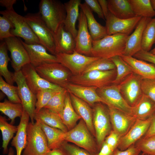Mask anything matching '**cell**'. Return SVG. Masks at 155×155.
<instances>
[{
	"instance_id": "cell-43",
	"label": "cell",
	"mask_w": 155,
	"mask_h": 155,
	"mask_svg": "<svg viewBox=\"0 0 155 155\" xmlns=\"http://www.w3.org/2000/svg\"><path fill=\"white\" fill-rule=\"evenodd\" d=\"M115 69L114 63L110 59L100 58L88 65L82 73L92 70L106 71Z\"/></svg>"
},
{
	"instance_id": "cell-35",
	"label": "cell",
	"mask_w": 155,
	"mask_h": 155,
	"mask_svg": "<svg viewBox=\"0 0 155 155\" xmlns=\"http://www.w3.org/2000/svg\"><path fill=\"white\" fill-rule=\"evenodd\" d=\"M136 16L150 18L155 16V12L150 0H129Z\"/></svg>"
},
{
	"instance_id": "cell-3",
	"label": "cell",
	"mask_w": 155,
	"mask_h": 155,
	"mask_svg": "<svg viewBox=\"0 0 155 155\" xmlns=\"http://www.w3.org/2000/svg\"><path fill=\"white\" fill-rule=\"evenodd\" d=\"M27 132L26 145L22 155H46L51 150L39 122H29Z\"/></svg>"
},
{
	"instance_id": "cell-52",
	"label": "cell",
	"mask_w": 155,
	"mask_h": 155,
	"mask_svg": "<svg viewBox=\"0 0 155 155\" xmlns=\"http://www.w3.org/2000/svg\"><path fill=\"white\" fill-rule=\"evenodd\" d=\"M154 135H155V113L151 117L150 125L144 138H146Z\"/></svg>"
},
{
	"instance_id": "cell-6",
	"label": "cell",
	"mask_w": 155,
	"mask_h": 155,
	"mask_svg": "<svg viewBox=\"0 0 155 155\" xmlns=\"http://www.w3.org/2000/svg\"><path fill=\"white\" fill-rule=\"evenodd\" d=\"M0 13L12 23L13 28L11 30L10 32L13 36L22 38L27 44H41L24 17L17 13L13 9L1 11Z\"/></svg>"
},
{
	"instance_id": "cell-20",
	"label": "cell",
	"mask_w": 155,
	"mask_h": 155,
	"mask_svg": "<svg viewBox=\"0 0 155 155\" xmlns=\"http://www.w3.org/2000/svg\"><path fill=\"white\" fill-rule=\"evenodd\" d=\"M113 130L121 137L129 130L136 119L111 106H108Z\"/></svg>"
},
{
	"instance_id": "cell-36",
	"label": "cell",
	"mask_w": 155,
	"mask_h": 155,
	"mask_svg": "<svg viewBox=\"0 0 155 155\" xmlns=\"http://www.w3.org/2000/svg\"><path fill=\"white\" fill-rule=\"evenodd\" d=\"M24 110L23 105L21 103H14L7 99L0 103L1 112L9 117L11 120L10 123L12 125L14 123L16 117H21Z\"/></svg>"
},
{
	"instance_id": "cell-9",
	"label": "cell",
	"mask_w": 155,
	"mask_h": 155,
	"mask_svg": "<svg viewBox=\"0 0 155 155\" xmlns=\"http://www.w3.org/2000/svg\"><path fill=\"white\" fill-rule=\"evenodd\" d=\"M55 56L58 62L67 68L73 76L82 74L88 65L100 58L82 55L75 50L71 54L59 53Z\"/></svg>"
},
{
	"instance_id": "cell-21",
	"label": "cell",
	"mask_w": 155,
	"mask_h": 155,
	"mask_svg": "<svg viewBox=\"0 0 155 155\" xmlns=\"http://www.w3.org/2000/svg\"><path fill=\"white\" fill-rule=\"evenodd\" d=\"M152 18L142 17L133 32L128 36L126 47L123 55L133 57L141 50V44L143 33L148 23Z\"/></svg>"
},
{
	"instance_id": "cell-58",
	"label": "cell",
	"mask_w": 155,
	"mask_h": 155,
	"mask_svg": "<svg viewBox=\"0 0 155 155\" xmlns=\"http://www.w3.org/2000/svg\"><path fill=\"white\" fill-rule=\"evenodd\" d=\"M150 1L153 8L155 12V0H151Z\"/></svg>"
},
{
	"instance_id": "cell-7",
	"label": "cell",
	"mask_w": 155,
	"mask_h": 155,
	"mask_svg": "<svg viewBox=\"0 0 155 155\" xmlns=\"http://www.w3.org/2000/svg\"><path fill=\"white\" fill-rule=\"evenodd\" d=\"M90 133L85 122L81 119L73 128L64 133L63 139L93 154L96 150V144Z\"/></svg>"
},
{
	"instance_id": "cell-51",
	"label": "cell",
	"mask_w": 155,
	"mask_h": 155,
	"mask_svg": "<svg viewBox=\"0 0 155 155\" xmlns=\"http://www.w3.org/2000/svg\"><path fill=\"white\" fill-rule=\"evenodd\" d=\"M140 152L136 146L133 145L124 150L115 149L113 155H138Z\"/></svg>"
},
{
	"instance_id": "cell-33",
	"label": "cell",
	"mask_w": 155,
	"mask_h": 155,
	"mask_svg": "<svg viewBox=\"0 0 155 155\" xmlns=\"http://www.w3.org/2000/svg\"><path fill=\"white\" fill-rule=\"evenodd\" d=\"M61 118L65 125L69 130L75 126L81 118L75 110L72 103L70 94L67 92L65 100V105Z\"/></svg>"
},
{
	"instance_id": "cell-12",
	"label": "cell",
	"mask_w": 155,
	"mask_h": 155,
	"mask_svg": "<svg viewBox=\"0 0 155 155\" xmlns=\"http://www.w3.org/2000/svg\"><path fill=\"white\" fill-rule=\"evenodd\" d=\"M96 91L99 96L106 102L108 106H111L133 116V107L130 106L123 98L118 85L112 84L97 88Z\"/></svg>"
},
{
	"instance_id": "cell-11",
	"label": "cell",
	"mask_w": 155,
	"mask_h": 155,
	"mask_svg": "<svg viewBox=\"0 0 155 155\" xmlns=\"http://www.w3.org/2000/svg\"><path fill=\"white\" fill-rule=\"evenodd\" d=\"M13 78L17 85L19 96L24 109L28 114L31 122L34 123L36 101V95L29 87L21 70L14 72Z\"/></svg>"
},
{
	"instance_id": "cell-54",
	"label": "cell",
	"mask_w": 155,
	"mask_h": 155,
	"mask_svg": "<svg viewBox=\"0 0 155 155\" xmlns=\"http://www.w3.org/2000/svg\"><path fill=\"white\" fill-rule=\"evenodd\" d=\"M98 1L101 7L104 18L106 19L109 11L108 7V1L106 0Z\"/></svg>"
},
{
	"instance_id": "cell-40",
	"label": "cell",
	"mask_w": 155,
	"mask_h": 155,
	"mask_svg": "<svg viewBox=\"0 0 155 155\" xmlns=\"http://www.w3.org/2000/svg\"><path fill=\"white\" fill-rule=\"evenodd\" d=\"M67 90L64 88L55 95L44 108L59 114L61 117L64 109Z\"/></svg>"
},
{
	"instance_id": "cell-47",
	"label": "cell",
	"mask_w": 155,
	"mask_h": 155,
	"mask_svg": "<svg viewBox=\"0 0 155 155\" xmlns=\"http://www.w3.org/2000/svg\"><path fill=\"white\" fill-rule=\"evenodd\" d=\"M141 88L143 93L155 102V79L143 78Z\"/></svg>"
},
{
	"instance_id": "cell-10",
	"label": "cell",
	"mask_w": 155,
	"mask_h": 155,
	"mask_svg": "<svg viewBox=\"0 0 155 155\" xmlns=\"http://www.w3.org/2000/svg\"><path fill=\"white\" fill-rule=\"evenodd\" d=\"M142 79L133 72L118 85L121 95L131 106L136 105L143 95L141 88Z\"/></svg>"
},
{
	"instance_id": "cell-29",
	"label": "cell",
	"mask_w": 155,
	"mask_h": 155,
	"mask_svg": "<svg viewBox=\"0 0 155 155\" xmlns=\"http://www.w3.org/2000/svg\"><path fill=\"white\" fill-rule=\"evenodd\" d=\"M155 113V102L143 94L136 105L133 107V116L136 119L145 120Z\"/></svg>"
},
{
	"instance_id": "cell-49",
	"label": "cell",
	"mask_w": 155,
	"mask_h": 155,
	"mask_svg": "<svg viewBox=\"0 0 155 155\" xmlns=\"http://www.w3.org/2000/svg\"><path fill=\"white\" fill-rule=\"evenodd\" d=\"M133 57L140 60L150 62L155 65V55L151 53L150 51L141 50L135 54Z\"/></svg>"
},
{
	"instance_id": "cell-5",
	"label": "cell",
	"mask_w": 155,
	"mask_h": 155,
	"mask_svg": "<svg viewBox=\"0 0 155 155\" xmlns=\"http://www.w3.org/2000/svg\"><path fill=\"white\" fill-rule=\"evenodd\" d=\"M116 75V69L106 71L92 70L78 75H73L70 81L76 84L100 88L112 84Z\"/></svg>"
},
{
	"instance_id": "cell-39",
	"label": "cell",
	"mask_w": 155,
	"mask_h": 155,
	"mask_svg": "<svg viewBox=\"0 0 155 155\" xmlns=\"http://www.w3.org/2000/svg\"><path fill=\"white\" fill-rule=\"evenodd\" d=\"M155 43V18L152 19L144 30L141 44V50L149 52Z\"/></svg>"
},
{
	"instance_id": "cell-1",
	"label": "cell",
	"mask_w": 155,
	"mask_h": 155,
	"mask_svg": "<svg viewBox=\"0 0 155 155\" xmlns=\"http://www.w3.org/2000/svg\"><path fill=\"white\" fill-rule=\"evenodd\" d=\"M128 36L120 33L107 35L92 41V56L110 59L123 55Z\"/></svg>"
},
{
	"instance_id": "cell-59",
	"label": "cell",
	"mask_w": 155,
	"mask_h": 155,
	"mask_svg": "<svg viewBox=\"0 0 155 155\" xmlns=\"http://www.w3.org/2000/svg\"><path fill=\"white\" fill-rule=\"evenodd\" d=\"M150 52L152 54L155 55V46L153 49L150 51Z\"/></svg>"
},
{
	"instance_id": "cell-30",
	"label": "cell",
	"mask_w": 155,
	"mask_h": 155,
	"mask_svg": "<svg viewBox=\"0 0 155 155\" xmlns=\"http://www.w3.org/2000/svg\"><path fill=\"white\" fill-rule=\"evenodd\" d=\"M109 11L119 18L127 19L136 16L129 0H108Z\"/></svg>"
},
{
	"instance_id": "cell-34",
	"label": "cell",
	"mask_w": 155,
	"mask_h": 155,
	"mask_svg": "<svg viewBox=\"0 0 155 155\" xmlns=\"http://www.w3.org/2000/svg\"><path fill=\"white\" fill-rule=\"evenodd\" d=\"M8 49L6 43L1 41L0 43V75L8 84L13 85L15 82L13 74L8 69V62L11 61L7 53Z\"/></svg>"
},
{
	"instance_id": "cell-32",
	"label": "cell",
	"mask_w": 155,
	"mask_h": 155,
	"mask_svg": "<svg viewBox=\"0 0 155 155\" xmlns=\"http://www.w3.org/2000/svg\"><path fill=\"white\" fill-rule=\"evenodd\" d=\"M39 119L46 125L59 129L64 132L68 131L58 114L45 108H42L35 114L34 120Z\"/></svg>"
},
{
	"instance_id": "cell-13",
	"label": "cell",
	"mask_w": 155,
	"mask_h": 155,
	"mask_svg": "<svg viewBox=\"0 0 155 155\" xmlns=\"http://www.w3.org/2000/svg\"><path fill=\"white\" fill-rule=\"evenodd\" d=\"M93 112L95 137L98 145L100 146L111 131L108 111L101 102H98L94 106Z\"/></svg>"
},
{
	"instance_id": "cell-31",
	"label": "cell",
	"mask_w": 155,
	"mask_h": 155,
	"mask_svg": "<svg viewBox=\"0 0 155 155\" xmlns=\"http://www.w3.org/2000/svg\"><path fill=\"white\" fill-rule=\"evenodd\" d=\"M35 120L39 122L43 131L50 149L59 148L64 141L63 136L65 132L59 129L50 127L39 119Z\"/></svg>"
},
{
	"instance_id": "cell-48",
	"label": "cell",
	"mask_w": 155,
	"mask_h": 155,
	"mask_svg": "<svg viewBox=\"0 0 155 155\" xmlns=\"http://www.w3.org/2000/svg\"><path fill=\"white\" fill-rule=\"evenodd\" d=\"M121 137L113 130L111 131L105 139L104 142L113 151L118 147Z\"/></svg>"
},
{
	"instance_id": "cell-60",
	"label": "cell",
	"mask_w": 155,
	"mask_h": 155,
	"mask_svg": "<svg viewBox=\"0 0 155 155\" xmlns=\"http://www.w3.org/2000/svg\"><path fill=\"white\" fill-rule=\"evenodd\" d=\"M141 155H148L145 154H144V153H143V154H142Z\"/></svg>"
},
{
	"instance_id": "cell-18",
	"label": "cell",
	"mask_w": 155,
	"mask_h": 155,
	"mask_svg": "<svg viewBox=\"0 0 155 155\" xmlns=\"http://www.w3.org/2000/svg\"><path fill=\"white\" fill-rule=\"evenodd\" d=\"M151 121V117L145 120L136 119L128 132L121 137L118 147L121 150H125L133 145L147 131Z\"/></svg>"
},
{
	"instance_id": "cell-55",
	"label": "cell",
	"mask_w": 155,
	"mask_h": 155,
	"mask_svg": "<svg viewBox=\"0 0 155 155\" xmlns=\"http://www.w3.org/2000/svg\"><path fill=\"white\" fill-rule=\"evenodd\" d=\"M16 0H0L1 6L5 7L7 10H11L13 8V5L16 2Z\"/></svg>"
},
{
	"instance_id": "cell-46",
	"label": "cell",
	"mask_w": 155,
	"mask_h": 155,
	"mask_svg": "<svg viewBox=\"0 0 155 155\" xmlns=\"http://www.w3.org/2000/svg\"><path fill=\"white\" fill-rule=\"evenodd\" d=\"M65 155H91L85 150L64 141L59 148Z\"/></svg>"
},
{
	"instance_id": "cell-27",
	"label": "cell",
	"mask_w": 155,
	"mask_h": 155,
	"mask_svg": "<svg viewBox=\"0 0 155 155\" xmlns=\"http://www.w3.org/2000/svg\"><path fill=\"white\" fill-rule=\"evenodd\" d=\"M81 2V0H70L64 3L66 12V17L63 23L64 26L75 39L78 32L75 24L80 14L79 9Z\"/></svg>"
},
{
	"instance_id": "cell-15",
	"label": "cell",
	"mask_w": 155,
	"mask_h": 155,
	"mask_svg": "<svg viewBox=\"0 0 155 155\" xmlns=\"http://www.w3.org/2000/svg\"><path fill=\"white\" fill-rule=\"evenodd\" d=\"M21 71L29 87L35 95L42 90L49 89L61 91L64 88L51 83L42 78L30 63L24 65Z\"/></svg>"
},
{
	"instance_id": "cell-37",
	"label": "cell",
	"mask_w": 155,
	"mask_h": 155,
	"mask_svg": "<svg viewBox=\"0 0 155 155\" xmlns=\"http://www.w3.org/2000/svg\"><path fill=\"white\" fill-rule=\"evenodd\" d=\"M0 129L2 136L3 154H6L8 152V146L9 143L13 138L14 134L17 131L18 126L9 124L5 117L0 115Z\"/></svg>"
},
{
	"instance_id": "cell-38",
	"label": "cell",
	"mask_w": 155,
	"mask_h": 155,
	"mask_svg": "<svg viewBox=\"0 0 155 155\" xmlns=\"http://www.w3.org/2000/svg\"><path fill=\"white\" fill-rule=\"evenodd\" d=\"M110 59L114 63L117 71L116 76L112 84L118 85L133 72L129 65L120 56H117Z\"/></svg>"
},
{
	"instance_id": "cell-25",
	"label": "cell",
	"mask_w": 155,
	"mask_h": 155,
	"mask_svg": "<svg viewBox=\"0 0 155 155\" xmlns=\"http://www.w3.org/2000/svg\"><path fill=\"white\" fill-rule=\"evenodd\" d=\"M80 8L84 14L89 32L93 41L100 39L107 35L106 29L95 19L93 11L84 2L81 3Z\"/></svg>"
},
{
	"instance_id": "cell-17",
	"label": "cell",
	"mask_w": 155,
	"mask_h": 155,
	"mask_svg": "<svg viewBox=\"0 0 155 155\" xmlns=\"http://www.w3.org/2000/svg\"><path fill=\"white\" fill-rule=\"evenodd\" d=\"M78 30L75 41V51L88 56H92V40L89 32L86 17L81 9L78 18Z\"/></svg>"
},
{
	"instance_id": "cell-41",
	"label": "cell",
	"mask_w": 155,
	"mask_h": 155,
	"mask_svg": "<svg viewBox=\"0 0 155 155\" xmlns=\"http://www.w3.org/2000/svg\"><path fill=\"white\" fill-rule=\"evenodd\" d=\"M61 91L49 89L39 91L36 94V101L35 104V114L44 107L52 98Z\"/></svg>"
},
{
	"instance_id": "cell-53",
	"label": "cell",
	"mask_w": 155,
	"mask_h": 155,
	"mask_svg": "<svg viewBox=\"0 0 155 155\" xmlns=\"http://www.w3.org/2000/svg\"><path fill=\"white\" fill-rule=\"evenodd\" d=\"M114 151L104 141L100 152L97 155H113Z\"/></svg>"
},
{
	"instance_id": "cell-57",
	"label": "cell",
	"mask_w": 155,
	"mask_h": 155,
	"mask_svg": "<svg viewBox=\"0 0 155 155\" xmlns=\"http://www.w3.org/2000/svg\"><path fill=\"white\" fill-rule=\"evenodd\" d=\"M14 151L12 147L9 148L8 153V155H14Z\"/></svg>"
},
{
	"instance_id": "cell-22",
	"label": "cell",
	"mask_w": 155,
	"mask_h": 155,
	"mask_svg": "<svg viewBox=\"0 0 155 155\" xmlns=\"http://www.w3.org/2000/svg\"><path fill=\"white\" fill-rule=\"evenodd\" d=\"M67 91L81 99L90 106H94L96 103L101 102L106 105L105 100L98 94V88L87 86L69 82L64 87Z\"/></svg>"
},
{
	"instance_id": "cell-14",
	"label": "cell",
	"mask_w": 155,
	"mask_h": 155,
	"mask_svg": "<svg viewBox=\"0 0 155 155\" xmlns=\"http://www.w3.org/2000/svg\"><path fill=\"white\" fill-rule=\"evenodd\" d=\"M3 40L10 53L11 65L15 72L21 71L24 65L30 63L28 53L20 38L11 37Z\"/></svg>"
},
{
	"instance_id": "cell-44",
	"label": "cell",
	"mask_w": 155,
	"mask_h": 155,
	"mask_svg": "<svg viewBox=\"0 0 155 155\" xmlns=\"http://www.w3.org/2000/svg\"><path fill=\"white\" fill-rule=\"evenodd\" d=\"M136 146L144 153L155 155V135L143 138Z\"/></svg>"
},
{
	"instance_id": "cell-42",
	"label": "cell",
	"mask_w": 155,
	"mask_h": 155,
	"mask_svg": "<svg viewBox=\"0 0 155 155\" xmlns=\"http://www.w3.org/2000/svg\"><path fill=\"white\" fill-rule=\"evenodd\" d=\"M0 89L7 97L8 100L16 103H21L19 97L17 86L10 85L0 76Z\"/></svg>"
},
{
	"instance_id": "cell-26",
	"label": "cell",
	"mask_w": 155,
	"mask_h": 155,
	"mask_svg": "<svg viewBox=\"0 0 155 155\" xmlns=\"http://www.w3.org/2000/svg\"><path fill=\"white\" fill-rule=\"evenodd\" d=\"M73 106L77 114L85 122L91 133L95 136V132L93 124L92 111L86 102L69 93Z\"/></svg>"
},
{
	"instance_id": "cell-19",
	"label": "cell",
	"mask_w": 155,
	"mask_h": 155,
	"mask_svg": "<svg viewBox=\"0 0 155 155\" xmlns=\"http://www.w3.org/2000/svg\"><path fill=\"white\" fill-rule=\"evenodd\" d=\"M21 41L28 53L30 63L34 67L46 63H59L56 56L49 53L41 44H29Z\"/></svg>"
},
{
	"instance_id": "cell-8",
	"label": "cell",
	"mask_w": 155,
	"mask_h": 155,
	"mask_svg": "<svg viewBox=\"0 0 155 155\" xmlns=\"http://www.w3.org/2000/svg\"><path fill=\"white\" fill-rule=\"evenodd\" d=\"M35 68L42 78L62 87L70 81V71L60 63H46Z\"/></svg>"
},
{
	"instance_id": "cell-16",
	"label": "cell",
	"mask_w": 155,
	"mask_h": 155,
	"mask_svg": "<svg viewBox=\"0 0 155 155\" xmlns=\"http://www.w3.org/2000/svg\"><path fill=\"white\" fill-rule=\"evenodd\" d=\"M142 18L135 16L129 19H121L117 18L109 11L105 19L107 35L120 33L129 36Z\"/></svg>"
},
{
	"instance_id": "cell-28",
	"label": "cell",
	"mask_w": 155,
	"mask_h": 155,
	"mask_svg": "<svg viewBox=\"0 0 155 155\" xmlns=\"http://www.w3.org/2000/svg\"><path fill=\"white\" fill-rule=\"evenodd\" d=\"M30 116L24 110L18 126L16 134L11 142V145L16 150V155H22V152L26 146L27 139V127L29 123Z\"/></svg>"
},
{
	"instance_id": "cell-50",
	"label": "cell",
	"mask_w": 155,
	"mask_h": 155,
	"mask_svg": "<svg viewBox=\"0 0 155 155\" xmlns=\"http://www.w3.org/2000/svg\"><path fill=\"white\" fill-rule=\"evenodd\" d=\"M85 3L92 11L95 12L100 18L104 20V15L100 6L97 0H85Z\"/></svg>"
},
{
	"instance_id": "cell-45",
	"label": "cell",
	"mask_w": 155,
	"mask_h": 155,
	"mask_svg": "<svg viewBox=\"0 0 155 155\" xmlns=\"http://www.w3.org/2000/svg\"><path fill=\"white\" fill-rule=\"evenodd\" d=\"M13 28V24L6 17L0 16V40L3 41L4 39L11 37L15 36L11 33L10 30Z\"/></svg>"
},
{
	"instance_id": "cell-4",
	"label": "cell",
	"mask_w": 155,
	"mask_h": 155,
	"mask_svg": "<svg viewBox=\"0 0 155 155\" xmlns=\"http://www.w3.org/2000/svg\"><path fill=\"white\" fill-rule=\"evenodd\" d=\"M24 17L41 44L51 54L55 55L54 34L47 26L40 13H28Z\"/></svg>"
},
{
	"instance_id": "cell-56",
	"label": "cell",
	"mask_w": 155,
	"mask_h": 155,
	"mask_svg": "<svg viewBox=\"0 0 155 155\" xmlns=\"http://www.w3.org/2000/svg\"><path fill=\"white\" fill-rule=\"evenodd\" d=\"M46 155H65L62 151L60 148L50 150Z\"/></svg>"
},
{
	"instance_id": "cell-2",
	"label": "cell",
	"mask_w": 155,
	"mask_h": 155,
	"mask_svg": "<svg viewBox=\"0 0 155 155\" xmlns=\"http://www.w3.org/2000/svg\"><path fill=\"white\" fill-rule=\"evenodd\" d=\"M39 12L50 29L54 33L66 18V12L64 4L57 0H41Z\"/></svg>"
},
{
	"instance_id": "cell-24",
	"label": "cell",
	"mask_w": 155,
	"mask_h": 155,
	"mask_svg": "<svg viewBox=\"0 0 155 155\" xmlns=\"http://www.w3.org/2000/svg\"><path fill=\"white\" fill-rule=\"evenodd\" d=\"M130 66L133 72L143 78L155 79V65L146 61L136 59L133 57L120 55Z\"/></svg>"
},
{
	"instance_id": "cell-23",
	"label": "cell",
	"mask_w": 155,
	"mask_h": 155,
	"mask_svg": "<svg viewBox=\"0 0 155 155\" xmlns=\"http://www.w3.org/2000/svg\"><path fill=\"white\" fill-rule=\"evenodd\" d=\"M56 55L59 53L71 54L75 50V39L72 34L65 28L64 24L61 25L54 33Z\"/></svg>"
}]
</instances>
